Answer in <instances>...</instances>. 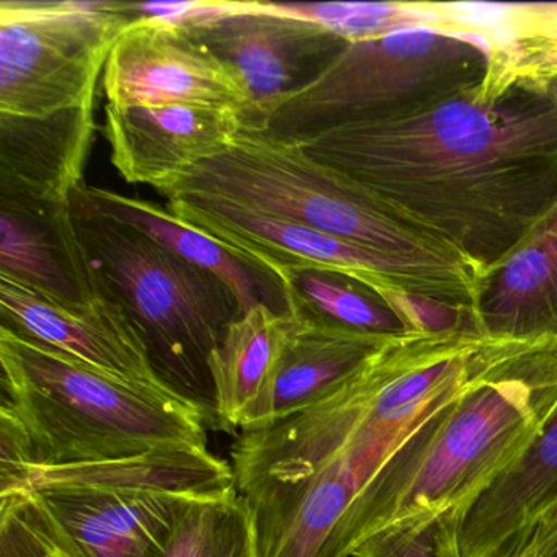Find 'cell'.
<instances>
[{"instance_id": "6da1fadb", "label": "cell", "mask_w": 557, "mask_h": 557, "mask_svg": "<svg viewBox=\"0 0 557 557\" xmlns=\"http://www.w3.org/2000/svg\"><path fill=\"white\" fill-rule=\"evenodd\" d=\"M482 83L412 115L292 139L487 275L557 195V86L491 94Z\"/></svg>"}, {"instance_id": "7a4b0ae2", "label": "cell", "mask_w": 557, "mask_h": 557, "mask_svg": "<svg viewBox=\"0 0 557 557\" xmlns=\"http://www.w3.org/2000/svg\"><path fill=\"white\" fill-rule=\"evenodd\" d=\"M557 409V341H543L462 391L377 469L321 557H351L373 534L429 533L471 507Z\"/></svg>"}, {"instance_id": "3957f363", "label": "cell", "mask_w": 557, "mask_h": 557, "mask_svg": "<svg viewBox=\"0 0 557 557\" xmlns=\"http://www.w3.org/2000/svg\"><path fill=\"white\" fill-rule=\"evenodd\" d=\"M0 367V485L28 469L208 448L207 419L190 404L2 327Z\"/></svg>"}, {"instance_id": "277c9868", "label": "cell", "mask_w": 557, "mask_h": 557, "mask_svg": "<svg viewBox=\"0 0 557 557\" xmlns=\"http://www.w3.org/2000/svg\"><path fill=\"white\" fill-rule=\"evenodd\" d=\"M70 200L97 296L125 309L162 386L220 426L210 358L239 318V299L213 273L100 213L83 185Z\"/></svg>"}, {"instance_id": "5b68a950", "label": "cell", "mask_w": 557, "mask_h": 557, "mask_svg": "<svg viewBox=\"0 0 557 557\" xmlns=\"http://www.w3.org/2000/svg\"><path fill=\"white\" fill-rule=\"evenodd\" d=\"M491 63L484 38L432 28L355 41L276 107L262 132L299 138L344 123L412 115L482 83Z\"/></svg>"}, {"instance_id": "8992f818", "label": "cell", "mask_w": 557, "mask_h": 557, "mask_svg": "<svg viewBox=\"0 0 557 557\" xmlns=\"http://www.w3.org/2000/svg\"><path fill=\"white\" fill-rule=\"evenodd\" d=\"M162 195L168 200L178 195L223 198L393 256L466 260L384 213L341 175L309 158L295 139L262 129H240L226 151Z\"/></svg>"}, {"instance_id": "52a82bcc", "label": "cell", "mask_w": 557, "mask_h": 557, "mask_svg": "<svg viewBox=\"0 0 557 557\" xmlns=\"http://www.w3.org/2000/svg\"><path fill=\"white\" fill-rule=\"evenodd\" d=\"M178 220L230 247L237 256L278 273L286 267H325L371 289L425 296L475 311L485 273L466 260L409 259L348 243L308 224L240 207L223 198H169Z\"/></svg>"}, {"instance_id": "ba28073f", "label": "cell", "mask_w": 557, "mask_h": 557, "mask_svg": "<svg viewBox=\"0 0 557 557\" xmlns=\"http://www.w3.org/2000/svg\"><path fill=\"white\" fill-rule=\"evenodd\" d=\"M129 24L115 0H2L0 113L96 106L110 51Z\"/></svg>"}, {"instance_id": "9c48e42d", "label": "cell", "mask_w": 557, "mask_h": 557, "mask_svg": "<svg viewBox=\"0 0 557 557\" xmlns=\"http://www.w3.org/2000/svg\"><path fill=\"white\" fill-rule=\"evenodd\" d=\"M233 70L246 90L244 128L263 129L276 107L308 86L347 41L314 22L275 11L270 2L236 9L184 30Z\"/></svg>"}, {"instance_id": "30bf717a", "label": "cell", "mask_w": 557, "mask_h": 557, "mask_svg": "<svg viewBox=\"0 0 557 557\" xmlns=\"http://www.w3.org/2000/svg\"><path fill=\"white\" fill-rule=\"evenodd\" d=\"M109 106L231 110L246 125V90L227 64L184 30L132 22L110 51L103 73Z\"/></svg>"}, {"instance_id": "8fae6325", "label": "cell", "mask_w": 557, "mask_h": 557, "mask_svg": "<svg viewBox=\"0 0 557 557\" xmlns=\"http://www.w3.org/2000/svg\"><path fill=\"white\" fill-rule=\"evenodd\" d=\"M556 507L557 409L471 507L433 530L436 557H515Z\"/></svg>"}, {"instance_id": "7c38bea8", "label": "cell", "mask_w": 557, "mask_h": 557, "mask_svg": "<svg viewBox=\"0 0 557 557\" xmlns=\"http://www.w3.org/2000/svg\"><path fill=\"white\" fill-rule=\"evenodd\" d=\"M243 128V119L231 110L107 106L103 136L113 168L128 184L164 194L226 151Z\"/></svg>"}, {"instance_id": "4fadbf2b", "label": "cell", "mask_w": 557, "mask_h": 557, "mask_svg": "<svg viewBox=\"0 0 557 557\" xmlns=\"http://www.w3.org/2000/svg\"><path fill=\"white\" fill-rule=\"evenodd\" d=\"M0 327L70 355L109 376L169 393L156 376L148 350L125 309L102 296H97L89 308L66 309L0 276Z\"/></svg>"}, {"instance_id": "5bb4252c", "label": "cell", "mask_w": 557, "mask_h": 557, "mask_svg": "<svg viewBox=\"0 0 557 557\" xmlns=\"http://www.w3.org/2000/svg\"><path fill=\"white\" fill-rule=\"evenodd\" d=\"M28 492L77 557H156L195 502L162 492L102 487Z\"/></svg>"}, {"instance_id": "9a60e30c", "label": "cell", "mask_w": 557, "mask_h": 557, "mask_svg": "<svg viewBox=\"0 0 557 557\" xmlns=\"http://www.w3.org/2000/svg\"><path fill=\"white\" fill-rule=\"evenodd\" d=\"M381 466L373 448L348 443L309 478L247 498L256 517L257 556L321 557L338 521Z\"/></svg>"}, {"instance_id": "2e32d148", "label": "cell", "mask_w": 557, "mask_h": 557, "mask_svg": "<svg viewBox=\"0 0 557 557\" xmlns=\"http://www.w3.org/2000/svg\"><path fill=\"white\" fill-rule=\"evenodd\" d=\"M0 276L66 309L97 299L66 203L0 197Z\"/></svg>"}, {"instance_id": "e0dca14e", "label": "cell", "mask_w": 557, "mask_h": 557, "mask_svg": "<svg viewBox=\"0 0 557 557\" xmlns=\"http://www.w3.org/2000/svg\"><path fill=\"white\" fill-rule=\"evenodd\" d=\"M96 106L48 116L0 113V197L66 203L84 185Z\"/></svg>"}, {"instance_id": "ac0fdd59", "label": "cell", "mask_w": 557, "mask_h": 557, "mask_svg": "<svg viewBox=\"0 0 557 557\" xmlns=\"http://www.w3.org/2000/svg\"><path fill=\"white\" fill-rule=\"evenodd\" d=\"M474 321L491 337L557 341V195L485 275Z\"/></svg>"}, {"instance_id": "d6986e66", "label": "cell", "mask_w": 557, "mask_h": 557, "mask_svg": "<svg viewBox=\"0 0 557 557\" xmlns=\"http://www.w3.org/2000/svg\"><path fill=\"white\" fill-rule=\"evenodd\" d=\"M391 341L293 318L292 332L275 370L244 416L239 432L262 429L324 399Z\"/></svg>"}, {"instance_id": "ffe728a7", "label": "cell", "mask_w": 557, "mask_h": 557, "mask_svg": "<svg viewBox=\"0 0 557 557\" xmlns=\"http://www.w3.org/2000/svg\"><path fill=\"white\" fill-rule=\"evenodd\" d=\"M45 487L162 492L191 500L230 497L239 492L233 466L210 449L174 446L112 461L28 469L0 485V495Z\"/></svg>"}, {"instance_id": "44dd1931", "label": "cell", "mask_w": 557, "mask_h": 557, "mask_svg": "<svg viewBox=\"0 0 557 557\" xmlns=\"http://www.w3.org/2000/svg\"><path fill=\"white\" fill-rule=\"evenodd\" d=\"M83 191L100 213L141 231L175 256L223 280L239 299L240 315L256 306H267L280 315H292L285 288L275 273L178 220L169 208L100 187L83 185Z\"/></svg>"}, {"instance_id": "7402d4cb", "label": "cell", "mask_w": 557, "mask_h": 557, "mask_svg": "<svg viewBox=\"0 0 557 557\" xmlns=\"http://www.w3.org/2000/svg\"><path fill=\"white\" fill-rule=\"evenodd\" d=\"M293 315L256 306L231 322L210 358L220 429L236 432L265 389L288 341Z\"/></svg>"}, {"instance_id": "603a6c76", "label": "cell", "mask_w": 557, "mask_h": 557, "mask_svg": "<svg viewBox=\"0 0 557 557\" xmlns=\"http://www.w3.org/2000/svg\"><path fill=\"white\" fill-rule=\"evenodd\" d=\"M276 276L285 288L289 314L298 321L377 337L412 334L373 289L341 270L286 267Z\"/></svg>"}, {"instance_id": "cb8c5ba5", "label": "cell", "mask_w": 557, "mask_h": 557, "mask_svg": "<svg viewBox=\"0 0 557 557\" xmlns=\"http://www.w3.org/2000/svg\"><path fill=\"white\" fill-rule=\"evenodd\" d=\"M156 557H259L249 500L236 492L191 502Z\"/></svg>"}, {"instance_id": "d4e9b609", "label": "cell", "mask_w": 557, "mask_h": 557, "mask_svg": "<svg viewBox=\"0 0 557 557\" xmlns=\"http://www.w3.org/2000/svg\"><path fill=\"white\" fill-rule=\"evenodd\" d=\"M275 11L314 22L347 44L394 32L432 28L448 34L435 2H270Z\"/></svg>"}, {"instance_id": "484cf974", "label": "cell", "mask_w": 557, "mask_h": 557, "mask_svg": "<svg viewBox=\"0 0 557 557\" xmlns=\"http://www.w3.org/2000/svg\"><path fill=\"white\" fill-rule=\"evenodd\" d=\"M0 557H77L32 492L0 495Z\"/></svg>"}, {"instance_id": "4316f807", "label": "cell", "mask_w": 557, "mask_h": 557, "mask_svg": "<svg viewBox=\"0 0 557 557\" xmlns=\"http://www.w3.org/2000/svg\"><path fill=\"white\" fill-rule=\"evenodd\" d=\"M409 327L412 334H449V332H478L474 312L468 308L436 301L425 296L394 289H373ZM479 334V332H478Z\"/></svg>"}, {"instance_id": "83f0119b", "label": "cell", "mask_w": 557, "mask_h": 557, "mask_svg": "<svg viewBox=\"0 0 557 557\" xmlns=\"http://www.w3.org/2000/svg\"><path fill=\"white\" fill-rule=\"evenodd\" d=\"M351 557H436L433 531H384L373 534L351 553Z\"/></svg>"}, {"instance_id": "f1b7e54d", "label": "cell", "mask_w": 557, "mask_h": 557, "mask_svg": "<svg viewBox=\"0 0 557 557\" xmlns=\"http://www.w3.org/2000/svg\"><path fill=\"white\" fill-rule=\"evenodd\" d=\"M515 557H557V507L540 521Z\"/></svg>"}, {"instance_id": "f546056e", "label": "cell", "mask_w": 557, "mask_h": 557, "mask_svg": "<svg viewBox=\"0 0 557 557\" xmlns=\"http://www.w3.org/2000/svg\"><path fill=\"white\" fill-rule=\"evenodd\" d=\"M541 35H547L557 41V4H549L547 8L546 17L541 25Z\"/></svg>"}]
</instances>
